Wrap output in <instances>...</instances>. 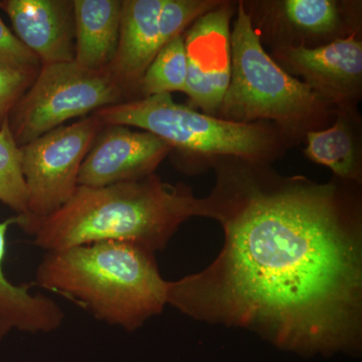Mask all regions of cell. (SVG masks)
Segmentation results:
<instances>
[{
	"label": "cell",
	"mask_w": 362,
	"mask_h": 362,
	"mask_svg": "<svg viewBox=\"0 0 362 362\" xmlns=\"http://www.w3.org/2000/svg\"><path fill=\"white\" fill-rule=\"evenodd\" d=\"M204 218L225 243L204 271L168 282V304L284 349H357L362 335L361 183L285 176L233 156L206 162Z\"/></svg>",
	"instance_id": "cell-1"
},
{
	"label": "cell",
	"mask_w": 362,
	"mask_h": 362,
	"mask_svg": "<svg viewBox=\"0 0 362 362\" xmlns=\"http://www.w3.org/2000/svg\"><path fill=\"white\" fill-rule=\"evenodd\" d=\"M204 218V201L156 173L101 187H78L59 211L23 230L45 251L116 240L162 251L185 221Z\"/></svg>",
	"instance_id": "cell-2"
},
{
	"label": "cell",
	"mask_w": 362,
	"mask_h": 362,
	"mask_svg": "<svg viewBox=\"0 0 362 362\" xmlns=\"http://www.w3.org/2000/svg\"><path fill=\"white\" fill-rule=\"evenodd\" d=\"M35 281L97 320L130 332L168 305V281L156 254L130 243L105 240L47 252Z\"/></svg>",
	"instance_id": "cell-3"
},
{
	"label": "cell",
	"mask_w": 362,
	"mask_h": 362,
	"mask_svg": "<svg viewBox=\"0 0 362 362\" xmlns=\"http://www.w3.org/2000/svg\"><path fill=\"white\" fill-rule=\"evenodd\" d=\"M337 110L272 59L246 4L237 6L230 30V81L218 118L274 124L291 145L311 131L329 127Z\"/></svg>",
	"instance_id": "cell-4"
},
{
	"label": "cell",
	"mask_w": 362,
	"mask_h": 362,
	"mask_svg": "<svg viewBox=\"0 0 362 362\" xmlns=\"http://www.w3.org/2000/svg\"><path fill=\"white\" fill-rule=\"evenodd\" d=\"M105 125L139 128L171 149L202 157L233 156L272 163L291 143L270 122L238 123L206 115L161 94L122 102L94 112Z\"/></svg>",
	"instance_id": "cell-5"
},
{
	"label": "cell",
	"mask_w": 362,
	"mask_h": 362,
	"mask_svg": "<svg viewBox=\"0 0 362 362\" xmlns=\"http://www.w3.org/2000/svg\"><path fill=\"white\" fill-rule=\"evenodd\" d=\"M125 101L106 71L87 70L75 61L45 65L11 111L9 127L21 147L71 119Z\"/></svg>",
	"instance_id": "cell-6"
},
{
	"label": "cell",
	"mask_w": 362,
	"mask_h": 362,
	"mask_svg": "<svg viewBox=\"0 0 362 362\" xmlns=\"http://www.w3.org/2000/svg\"><path fill=\"white\" fill-rule=\"evenodd\" d=\"M104 127L105 124L90 114L21 147L28 192V214L16 216V225L21 230L52 216L70 201L78 187L81 165Z\"/></svg>",
	"instance_id": "cell-7"
},
{
	"label": "cell",
	"mask_w": 362,
	"mask_h": 362,
	"mask_svg": "<svg viewBox=\"0 0 362 362\" xmlns=\"http://www.w3.org/2000/svg\"><path fill=\"white\" fill-rule=\"evenodd\" d=\"M357 30L319 47L277 45L273 59L288 74L304 78L337 111L357 110L362 90V44Z\"/></svg>",
	"instance_id": "cell-8"
},
{
	"label": "cell",
	"mask_w": 362,
	"mask_h": 362,
	"mask_svg": "<svg viewBox=\"0 0 362 362\" xmlns=\"http://www.w3.org/2000/svg\"><path fill=\"white\" fill-rule=\"evenodd\" d=\"M235 7L221 4L197 18L185 37V92L204 114L216 117L230 81V28Z\"/></svg>",
	"instance_id": "cell-9"
},
{
	"label": "cell",
	"mask_w": 362,
	"mask_h": 362,
	"mask_svg": "<svg viewBox=\"0 0 362 362\" xmlns=\"http://www.w3.org/2000/svg\"><path fill=\"white\" fill-rule=\"evenodd\" d=\"M171 147L147 131L105 125L78 176V187H101L154 175Z\"/></svg>",
	"instance_id": "cell-10"
},
{
	"label": "cell",
	"mask_w": 362,
	"mask_h": 362,
	"mask_svg": "<svg viewBox=\"0 0 362 362\" xmlns=\"http://www.w3.org/2000/svg\"><path fill=\"white\" fill-rule=\"evenodd\" d=\"M14 33L40 65L75 59L74 0H0Z\"/></svg>",
	"instance_id": "cell-11"
},
{
	"label": "cell",
	"mask_w": 362,
	"mask_h": 362,
	"mask_svg": "<svg viewBox=\"0 0 362 362\" xmlns=\"http://www.w3.org/2000/svg\"><path fill=\"white\" fill-rule=\"evenodd\" d=\"M163 0H123L120 30L114 58L106 71L127 101L140 95L150 64L160 51L159 13Z\"/></svg>",
	"instance_id": "cell-12"
},
{
	"label": "cell",
	"mask_w": 362,
	"mask_h": 362,
	"mask_svg": "<svg viewBox=\"0 0 362 362\" xmlns=\"http://www.w3.org/2000/svg\"><path fill=\"white\" fill-rule=\"evenodd\" d=\"M16 216L0 221V341L13 332L49 333L65 319L61 306L51 298L33 294L28 285L13 284L4 273L7 233Z\"/></svg>",
	"instance_id": "cell-13"
},
{
	"label": "cell",
	"mask_w": 362,
	"mask_h": 362,
	"mask_svg": "<svg viewBox=\"0 0 362 362\" xmlns=\"http://www.w3.org/2000/svg\"><path fill=\"white\" fill-rule=\"evenodd\" d=\"M121 0H74L75 63L102 71L115 54L120 30Z\"/></svg>",
	"instance_id": "cell-14"
},
{
	"label": "cell",
	"mask_w": 362,
	"mask_h": 362,
	"mask_svg": "<svg viewBox=\"0 0 362 362\" xmlns=\"http://www.w3.org/2000/svg\"><path fill=\"white\" fill-rule=\"evenodd\" d=\"M359 125L357 110L337 111L329 127L311 131L305 136V156L314 163L330 168L334 177L361 185Z\"/></svg>",
	"instance_id": "cell-15"
},
{
	"label": "cell",
	"mask_w": 362,
	"mask_h": 362,
	"mask_svg": "<svg viewBox=\"0 0 362 362\" xmlns=\"http://www.w3.org/2000/svg\"><path fill=\"white\" fill-rule=\"evenodd\" d=\"M276 6L281 20L303 37H333L342 23L339 4L333 0H286Z\"/></svg>",
	"instance_id": "cell-16"
},
{
	"label": "cell",
	"mask_w": 362,
	"mask_h": 362,
	"mask_svg": "<svg viewBox=\"0 0 362 362\" xmlns=\"http://www.w3.org/2000/svg\"><path fill=\"white\" fill-rule=\"evenodd\" d=\"M187 78V57L185 37L169 42L156 54L140 85V97L185 92Z\"/></svg>",
	"instance_id": "cell-17"
},
{
	"label": "cell",
	"mask_w": 362,
	"mask_h": 362,
	"mask_svg": "<svg viewBox=\"0 0 362 362\" xmlns=\"http://www.w3.org/2000/svg\"><path fill=\"white\" fill-rule=\"evenodd\" d=\"M0 202L16 216L28 211V192L23 168L21 147L16 144L8 119L0 128Z\"/></svg>",
	"instance_id": "cell-18"
},
{
	"label": "cell",
	"mask_w": 362,
	"mask_h": 362,
	"mask_svg": "<svg viewBox=\"0 0 362 362\" xmlns=\"http://www.w3.org/2000/svg\"><path fill=\"white\" fill-rule=\"evenodd\" d=\"M220 0H163L159 13L160 49L175 37L182 35L197 18L221 4Z\"/></svg>",
	"instance_id": "cell-19"
},
{
	"label": "cell",
	"mask_w": 362,
	"mask_h": 362,
	"mask_svg": "<svg viewBox=\"0 0 362 362\" xmlns=\"http://www.w3.org/2000/svg\"><path fill=\"white\" fill-rule=\"evenodd\" d=\"M40 66L39 58L0 18V68L37 71Z\"/></svg>",
	"instance_id": "cell-20"
},
{
	"label": "cell",
	"mask_w": 362,
	"mask_h": 362,
	"mask_svg": "<svg viewBox=\"0 0 362 362\" xmlns=\"http://www.w3.org/2000/svg\"><path fill=\"white\" fill-rule=\"evenodd\" d=\"M39 71L0 68V128L21 97L30 87Z\"/></svg>",
	"instance_id": "cell-21"
}]
</instances>
